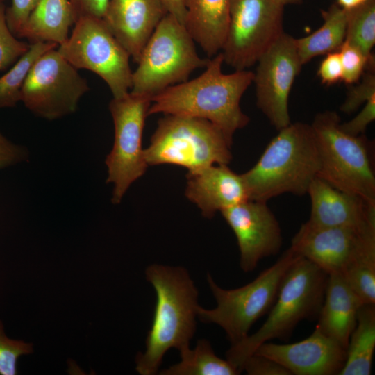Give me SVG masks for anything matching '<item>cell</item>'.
Wrapping results in <instances>:
<instances>
[{
  "label": "cell",
  "instance_id": "obj_17",
  "mask_svg": "<svg viewBox=\"0 0 375 375\" xmlns=\"http://www.w3.org/2000/svg\"><path fill=\"white\" fill-rule=\"evenodd\" d=\"M167 14L161 0H109L103 19L138 63L145 44Z\"/></svg>",
  "mask_w": 375,
  "mask_h": 375
},
{
  "label": "cell",
  "instance_id": "obj_26",
  "mask_svg": "<svg viewBox=\"0 0 375 375\" xmlns=\"http://www.w3.org/2000/svg\"><path fill=\"white\" fill-rule=\"evenodd\" d=\"M341 274L362 305L375 303V238L362 246Z\"/></svg>",
  "mask_w": 375,
  "mask_h": 375
},
{
  "label": "cell",
  "instance_id": "obj_11",
  "mask_svg": "<svg viewBox=\"0 0 375 375\" xmlns=\"http://www.w3.org/2000/svg\"><path fill=\"white\" fill-rule=\"evenodd\" d=\"M284 6L276 0H231L230 20L221 52L235 70L257 63L284 33Z\"/></svg>",
  "mask_w": 375,
  "mask_h": 375
},
{
  "label": "cell",
  "instance_id": "obj_33",
  "mask_svg": "<svg viewBox=\"0 0 375 375\" xmlns=\"http://www.w3.org/2000/svg\"><path fill=\"white\" fill-rule=\"evenodd\" d=\"M39 0H12L6 8V21L10 31L17 37Z\"/></svg>",
  "mask_w": 375,
  "mask_h": 375
},
{
  "label": "cell",
  "instance_id": "obj_3",
  "mask_svg": "<svg viewBox=\"0 0 375 375\" xmlns=\"http://www.w3.org/2000/svg\"><path fill=\"white\" fill-rule=\"evenodd\" d=\"M319 167L311 125L295 122L278 131L257 162L242 176L249 199L267 202L285 193L307 194Z\"/></svg>",
  "mask_w": 375,
  "mask_h": 375
},
{
  "label": "cell",
  "instance_id": "obj_4",
  "mask_svg": "<svg viewBox=\"0 0 375 375\" xmlns=\"http://www.w3.org/2000/svg\"><path fill=\"white\" fill-rule=\"evenodd\" d=\"M328 274L299 256L285 274L270 312L260 328L231 344L226 356L241 372L245 360L262 344L289 338L302 320L319 315L323 303Z\"/></svg>",
  "mask_w": 375,
  "mask_h": 375
},
{
  "label": "cell",
  "instance_id": "obj_6",
  "mask_svg": "<svg viewBox=\"0 0 375 375\" xmlns=\"http://www.w3.org/2000/svg\"><path fill=\"white\" fill-rule=\"evenodd\" d=\"M333 110L317 113L310 124L319 157L317 177L335 188L375 203V176L369 144L363 135L353 136L340 127Z\"/></svg>",
  "mask_w": 375,
  "mask_h": 375
},
{
  "label": "cell",
  "instance_id": "obj_15",
  "mask_svg": "<svg viewBox=\"0 0 375 375\" xmlns=\"http://www.w3.org/2000/svg\"><path fill=\"white\" fill-rule=\"evenodd\" d=\"M375 237V222L362 227H325L303 224L291 248L328 274L342 273L358 251Z\"/></svg>",
  "mask_w": 375,
  "mask_h": 375
},
{
  "label": "cell",
  "instance_id": "obj_34",
  "mask_svg": "<svg viewBox=\"0 0 375 375\" xmlns=\"http://www.w3.org/2000/svg\"><path fill=\"white\" fill-rule=\"evenodd\" d=\"M241 371H245L249 375H291L278 362L257 353H253L245 360Z\"/></svg>",
  "mask_w": 375,
  "mask_h": 375
},
{
  "label": "cell",
  "instance_id": "obj_29",
  "mask_svg": "<svg viewBox=\"0 0 375 375\" xmlns=\"http://www.w3.org/2000/svg\"><path fill=\"white\" fill-rule=\"evenodd\" d=\"M342 67V78L346 84L358 82L366 69L374 68V58H369L357 47L344 41L338 50Z\"/></svg>",
  "mask_w": 375,
  "mask_h": 375
},
{
  "label": "cell",
  "instance_id": "obj_19",
  "mask_svg": "<svg viewBox=\"0 0 375 375\" xmlns=\"http://www.w3.org/2000/svg\"><path fill=\"white\" fill-rule=\"evenodd\" d=\"M185 195L202 215L212 217L218 211L249 199L242 176L226 164H215L188 172Z\"/></svg>",
  "mask_w": 375,
  "mask_h": 375
},
{
  "label": "cell",
  "instance_id": "obj_42",
  "mask_svg": "<svg viewBox=\"0 0 375 375\" xmlns=\"http://www.w3.org/2000/svg\"><path fill=\"white\" fill-rule=\"evenodd\" d=\"M5 0H0V3H3Z\"/></svg>",
  "mask_w": 375,
  "mask_h": 375
},
{
  "label": "cell",
  "instance_id": "obj_1",
  "mask_svg": "<svg viewBox=\"0 0 375 375\" xmlns=\"http://www.w3.org/2000/svg\"><path fill=\"white\" fill-rule=\"evenodd\" d=\"M222 52L210 58L198 77L169 86L151 98L148 115L163 113L206 119L219 128L232 144L235 132L246 126L249 117L240 106L253 83V72L235 70L224 74Z\"/></svg>",
  "mask_w": 375,
  "mask_h": 375
},
{
  "label": "cell",
  "instance_id": "obj_18",
  "mask_svg": "<svg viewBox=\"0 0 375 375\" xmlns=\"http://www.w3.org/2000/svg\"><path fill=\"white\" fill-rule=\"evenodd\" d=\"M307 194L310 199L308 223L325 227H362L375 222V203L340 190L316 177Z\"/></svg>",
  "mask_w": 375,
  "mask_h": 375
},
{
  "label": "cell",
  "instance_id": "obj_13",
  "mask_svg": "<svg viewBox=\"0 0 375 375\" xmlns=\"http://www.w3.org/2000/svg\"><path fill=\"white\" fill-rule=\"evenodd\" d=\"M256 105L278 131L290 124L288 101L301 66L296 38L283 33L257 62Z\"/></svg>",
  "mask_w": 375,
  "mask_h": 375
},
{
  "label": "cell",
  "instance_id": "obj_21",
  "mask_svg": "<svg viewBox=\"0 0 375 375\" xmlns=\"http://www.w3.org/2000/svg\"><path fill=\"white\" fill-rule=\"evenodd\" d=\"M231 0H185L184 26L209 58L221 51L230 20Z\"/></svg>",
  "mask_w": 375,
  "mask_h": 375
},
{
  "label": "cell",
  "instance_id": "obj_2",
  "mask_svg": "<svg viewBox=\"0 0 375 375\" xmlns=\"http://www.w3.org/2000/svg\"><path fill=\"white\" fill-rule=\"evenodd\" d=\"M145 274L156 302L146 349L136 356L135 369L141 375H154L170 349L181 351L190 347L197 327L199 292L183 267L152 264Z\"/></svg>",
  "mask_w": 375,
  "mask_h": 375
},
{
  "label": "cell",
  "instance_id": "obj_14",
  "mask_svg": "<svg viewBox=\"0 0 375 375\" xmlns=\"http://www.w3.org/2000/svg\"><path fill=\"white\" fill-rule=\"evenodd\" d=\"M220 212L236 237L240 266L244 272H252L262 259L279 251L281 229L267 201L248 199Z\"/></svg>",
  "mask_w": 375,
  "mask_h": 375
},
{
  "label": "cell",
  "instance_id": "obj_8",
  "mask_svg": "<svg viewBox=\"0 0 375 375\" xmlns=\"http://www.w3.org/2000/svg\"><path fill=\"white\" fill-rule=\"evenodd\" d=\"M209 59L197 53L194 41L182 24L168 13L159 22L132 73L130 92L152 98L167 88L188 81Z\"/></svg>",
  "mask_w": 375,
  "mask_h": 375
},
{
  "label": "cell",
  "instance_id": "obj_41",
  "mask_svg": "<svg viewBox=\"0 0 375 375\" xmlns=\"http://www.w3.org/2000/svg\"><path fill=\"white\" fill-rule=\"evenodd\" d=\"M276 1L284 6L288 4H300L303 1V0H276Z\"/></svg>",
  "mask_w": 375,
  "mask_h": 375
},
{
  "label": "cell",
  "instance_id": "obj_40",
  "mask_svg": "<svg viewBox=\"0 0 375 375\" xmlns=\"http://www.w3.org/2000/svg\"><path fill=\"white\" fill-rule=\"evenodd\" d=\"M368 0H337V3L344 10L353 9L365 3Z\"/></svg>",
  "mask_w": 375,
  "mask_h": 375
},
{
  "label": "cell",
  "instance_id": "obj_16",
  "mask_svg": "<svg viewBox=\"0 0 375 375\" xmlns=\"http://www.w3.org/2000/svg\"><path fill=\"white\" fill-rule=\"evenodd\" d=\"M253 353L274 360L291 375H333L342 369L347 349L315 327L303 340L291 344L267 342Z\"/></svg>",
  "mask_w": 375,
  "mask_h": 375
},
{
  "label": "cell",
  "instance_id": "obj_28",
  "mask_svg": "<svg viewBox=\"0 0 375 375\" xmlns=\"http://www.w3.org/2000/svg\"><path fill=\"white\" fill-rule=\"evenodd\" d=\"M346 12L344 41L359 48L369 58H374L372 50L375 44V0H368Z\"/></svg>",
  "mask_w": 375,
  "mask_h": 375
},
{
  "label": "cell",
  "instance_id": "obj_27",
  "mask_svg": "<svg viewBox=\"0 0 375 375\" xmlns=\"http://www.w3.org/2000/svg\"><path fill=\"white\" fill-rule=\"evenodd\" d=\"M51 42H35L4 75L0 77V109L14 107L21 101V90L31 68L47 51L58 47Z\"/></svg>",
  "mask_w": 375,
  "mask_h": 375
},
{
  "label": "cell",
  "instance_id": "obj_35",
  "mask_svg": "<svg viewBox=\"0 0 375 375\" xmlns=\"http://www.w3.org/2000/svg\"><path fill=\"white\" fill-rule=\"evenodd\" d=\"M375 119V96L369 99L362 109L352 119L340 123V127L347 133L358 136L363 135L368 125Z\"/></svg>",
  "mask_w": 375,
  "mask_h": 375
},
{
  "label": "cell",
  "instance_id": "obj_9",
  "mask_svg": "<svg viewBox=\"0 0 375 375\" xmlns=\"http://www.w3.org/2000/svg\"><path fill=\"white\" fill-rule=\"evenodd\" d=\"M70 36L58 51L76 69H85L99 76L113 98L127 94L132 85L128 52L117 40L103 18L81 17Z\"/></svg>",
  "mask_w": 375,
  "mask_h": 375
},
{
  "label": "cell",
  "instance_id": "obj_7",
  "mask_svg": "<svg viewBox=\"0 0 375 375\" xmlns=\"http://www.w3.org/2000/svg\"><path fill=\"white\" fill-rule=\"evenodd\" d=\"M231 144L210 122L165 115L158 122L149 146L144 149L148 165L171 164L195 172L232 160Z\"/></svg>",
  "mask_w": 375,
  "mask_h": 375
},
{
  "label": "cell",
  "instance_id": "obj_12",
  "mask_svg": "<svg viewBox=\"0 0 375 375\" xmlns=\"http://www.w3.org/2000/svg\"><path fill=\"white\" fill-rule=\"evenodd\" d=\"M89 90L87 81L58 49L34 62L21 90V101L35 115L53 120L74 112Z\"/></svg>",
  "mask_w": 375,
  "mask_h": 375
},
{
  "label": "cell",
  "instance_id": "obj_39",
  "mask_svg": "<svg viewBox=\"0 0 375 375\" xmlns=\"http://www.w3.org/2000/svg\"><path fill=\"white\" fill-rule=\"evenodd\" d=\"M168 13L184 24L185 16V0H161Z\"/></svg>",
  "mask_w": 375,
  "mask_h": 375
},
{
  "label": "cell",
  "instance_id": "obj_37",
  "mask_svg": "<svg viewBox=\"0 0 375 375\" xmlns=\"http://www.w3.org/2000/svg\"><path fill=\"white\" fill-rule=\"evenodd\" d=\"M317 75L322 83L327 85L334 84L342 78V67L338 51L326 54L321 62Z\"/></svg>",
  "mask_w": 375,
  "mask_h": 375
},
{
  "label": "cell",
  "instance_id": "obj_5",
  "mask_svg": "<svg viewBox=\"0 0 375 375\" xmlns=\"http://www.w3.org/2000/svg\"><path fill=\"white\" fill-rule=\"evenodd\" d=\"M299 256L289 248L253 281L238 288H221L208 273V284L217 306L212 309L199 306L197 318L203 323L221 327L231 344L241 341L249 334L254 323L272 307L285 274Z\"/></svg>",
  "mask_w": 375,
  "mask_h": 375
},
{
  "label": "cell",
  "instance_id": "obj_25",
  "mask_svg": "<svg viewBox=\"0 0 375 375\" xmlns=\"http://www.w3.org/2000/svg\"><path fill=\"white\" fill-rule=\"evenodd\" d=\"M180 352L181 360L159 372L161 375H237L240 374L228 360L217 356L204 338L197 340L194 349Z\"/></svg>",
  "mask_w": 375,
  "mask_h": 375
},
{
  "label": "cell",
  "instance_id": "obj_20",
  "mask_svg": "<svg viewBox=\"0 0 375 375\" xmlns=\"http://www.w3.org/2000/svg\"><path fill=\"white\" fill-rule=\"evenodd\" d=\"M361 306L343 275L329 274L316 327L347 349Z\"/></svg>",
  "mask_w": 375,
  "mask_h": 375
},
{
  "label": "cell",
  "instance_id": "obj_30",
  "mask_svg": "<svg viewBox=\"0 0 375 375\" xmlns=\"http://www.w3.org/2000/svg\"><path fill=\"white\" fill-rule=\"evenodd\" d=\"M6 6L0 3V71L15 63L30 48L31 44L18 40L8 28Z\"/></svg>",
  "mask_w": 375,
  "mask_h": 375
},
{
  "label": "cell",
  "instance_id": "obj_32",
  "mask_svg": "<svg viewBox=\"0 0 375 375\" xmlns=\"http://www.w3.org/2000/svg\"><path fill=\"white\" fill-rule=\"evenodd\" d=\"M374 96H375V74L374 68H371L364 72L359 84L349 88L347 97L340 109L346 114H351Z\"/></svg>",
  "mask_w": 375,
  "mask_h": 375
},
{
  "label": "cell",
  "instance_id": "obj_36",
  "mask_svg": "<svg viewBox=\"0 0 375 375\" xmlns=\"http://www.w3.org/2000/svg\"><path fill=\"white\" fill-rule=\"evenodd\" d=\"M28 157L24 147L14 144L0 132V169L26 161Z\"/></svg>",
  "mask_w": 375,
  "mask_h": 375
},
{
  "label": "cell",
  "instance_id": "obj_22",
  "mask_svg": "<svg viewBox=\"0 0 375 375\" xmlns=\"http://www.w3.org/2000/svg\"><path fill=\"white\" fill-rule=\"evenodd\" d=\"M74 24L69 0H39L27 21L17 34L30 44H63L68 39L69 28Z\"/></svg>",
  "mask_w": 375,
  "mask_h": 375
},
{
  "label": "cell",
  "instance_id": "obj_31",
  "mask_svg": "<svg viewBox=\"0 0 375 375\" xmlns=\"http://www.w3.org/2000/svg\"><path fill=\"white\" fill-rule=\"evenodd\" d=\"M33 352L32 344L7 337L0 320V375L17 374L19 358Z\"/></svg>",
  "mask_w": 375,
  "mask_h": 375
},
{
  "label": "cell",
  "instance_id": "obj_23",
  "mask_svg": "<svg viewBox=\"0 0 375 375\" xmlns=\"http://www.w3.org/2000/svg\"><path fill=\"white\" fill-rule=\"evenodd\" d=\"M322 26L312 34L296 39L298 54L302 65L314 57L338 51L345 40L347 12L338 3L321 10Z\"/></svg>",
  "mask_w": 375,
  "mask_h": 375
},
{
  "label": "cell",
  "instance_id": "obj_10",
  "mask_svg": "<svg viewBox=\"0 0 375 375\" xmlns=\"http://www.w3.org/2000/svg\"><path fill=\"white\" fill-rule=\"evenodd\" d=\"M151 98L131 93L109 103L115 135L106 158V182L113 185L112 202L118 204L131 184L144 175L148 165L142 147L145 119Z\"/></svg>",
  "mask_w": 375,
  "mask_h": 375
},
{
  "label": "cell",
  "instance_id": "obj_24",
  "mask_svg": "<svg viewBox=\"0 0 375 375\" xmlns=\"http://www.w3.org/2000/svg\"><path fill=\"white\" fill-rule=\"evenodd\" d=\"M375 349L374 304H364L358 310L356 325L347 348L340 375H369Z\"/></svg>",
  "mask_w": 375,
  "mask_h": 375
},
{
  "label": "cell",
  "instance_id": "obj_38",
  "mask_svg": "<svg viewBox=\"0 0 375 375\" xmlns=\"http://www.w3.org/2000/svg\"><path fill=\"white\" fill-rule=\"evenodd\" d=\"M75 22L81 17L103 18L109 0H69Z\"/></svg>",
  "mask_w": 375,
  "mask_h": 375
}]
</instances>
